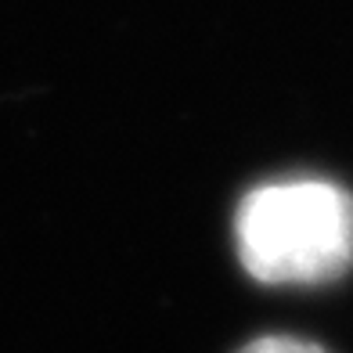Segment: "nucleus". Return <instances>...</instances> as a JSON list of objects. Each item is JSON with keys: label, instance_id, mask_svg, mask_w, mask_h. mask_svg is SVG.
Returning a JSON list of instances; mask_svg holds the SVG:
<instances>
[{"label": "nucleus", "instance_id": "nucleus-1", "mask_svg": "<svg viewBox=\"0 0 353 353\" xmlns=\"http://www.w3.org/2000/svg\"><path fill=\"white\" fill-rule=\"evenodd\" d=\"M238 260L263 285H328L353 267V195L317 176L252 188L234 216Z\"/></svg>", "mask_w": 353, "mask_h": 353}, {"label": "nucleus", "instance_id": "nucleus-2", "mask_svg": "<svg viewBox=\"0 0 353 353\" xmlns=\"http://www.w3.org/2000/svg\"><path fill=\"white\" fill-rule=\"evenodd\" d=\"M238 353H325V350L314 343L292 339V335H267V339H256V343L242 346Z\"/></svg>", "mask_w": 353, "mask_h": 353}]
</instances>
